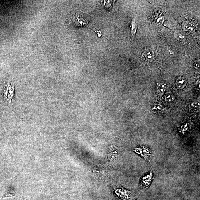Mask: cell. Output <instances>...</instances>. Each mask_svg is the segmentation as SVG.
<instances>
[{
  "label": "cell",
  "instance_id": "cell-9",
  "mask_svg": "<svg viewBox=\"0 0 200 200\" xmlns=\"http://www.w3.org/2000/svg\"><path fill=\"white\" fill-rule=\"evenodd\" d=\"M166 100L168 102H173L174 99V96L171 94H168L166 96Z\"/></svg>",
  "mask_w": 200,
  "mask_h": 200
},
{
  "label": "cell",
  "instance_id": "cell-12",
  "mask_svg": "<svg viewBox=\"0 0 200 200\" xmlns=\"http://www.w3.org/2000/svg\"><path fill=\"white\" fill-rule=\"evenodd\" d=\"M199 65L200 64L199 62H196L195 64V68L196 69H199Z\"/></svg>",
  "mask_w": 200,
  "mask_h": 200
},
{
  "label": "cell",
  "instance_id": "cell-4",
  "mask_svg": "<svg viewBox=\"0 0 200 200\" xmlns=\"http://www.w3.org/2000/svg\"><path fill=\"white\" fill-rule=\"evenodd\" d=\"M153 174L152 173H148L143 177L141 181V185L143 187H148L150 185L152 178Z\"/></svg>",
  "mask_w": 200,
  "mask_h": 200
},
{
  "label": "cell",
  "instance_id": "cell-1",
  "mask_svg": "<svg viewBox=\"0 0 200 200\" xmlns=\"http://www.w3.org/2000/svg\"><path fill=\"white\" fill-rule=\"evenodd\" d=\"M89 21L88 15L78 11L72 12L69 18V24L76 27L85 26L88 24Z\"/></svg>",
  "mask_w": 200,
  "mask_h": 200
},
{
  "label": "cell",
  "instance_id": "cell-8",
  "mask_svg": "<svg viewBox=\"0 0 200 200\" xmlns=\"http://www.w3.org/2000/svg\"><path fill=\"white\" fill-rule=\"evenodd\" d=\"M158 88L159 93H164L166 89V86L164 84H160L158 86Z\"/></svg>",
  "mask_w": 200,
  "mask_h": 200
},
{
  "label": "cell",
  "instance_id": "cell-7",
  "mask_svg": "<svg viewBox=\"0 0 200 200\" xmlns=\"http://www.w3.org/2000/svg\"><path fill=\"white\" fill-rule=\"evenodd\" d=\"M187 81L183 77H180L177 80V85L178 88L181 89L184 88L187 85Z\"/></svg>",
  "mask_w": 200,
  "mask_h": 200
},
{
  "label": "cell",
  "instance_id": "cell-10",
  "mask_svg": "<svg viewBox=\"0 0 200 200\" xmlns=\"http://www.w3.org/2000/svg\"><path fill=\"white\" fill-rule=\"evenodd\" d=\"M164 21V18L163 17H159L156 21V24L158 26H161L163 24V22Z\"/></svg>",
  "mask_w": 200,
  "mask_h": 200
},
{
  "label": "cell",
  "instance_id": "cell-6",
  "mask_svg": "<svg viewBox=\"0 0 200 200\" xmlns=\"http://www.w3.org/2000/svg\"><path fill=\"white\" fill-rule=\"evenodd\" d=\"M144 56L148 61L152 62L154 60V52L150 49H148L144 52Z\"/></svg>",
  "mask_w": 200,
  "mask_h": 200
},
{
  "label": "cell",
  "instance_id": "cell-11",
  "mask_svg": "<svg viewBox=\"0 0 200 200\" xmlns=\"http://www.w3.org/2000/svg\"><path fill=\"white\" fill-rule=\"evenodd\" d=\"M136 23H133L132 25V34H134V35L135 34V32H136Z\"/></svg>",
  "mask_w": 200,
  "mask_h": 200
},
{
  "label": "cell",
  "instance_id": "cell-2",
  "mask_svg": "<svg viewBox=\"0 0 200 200\" xmlns=\"http://www.w3.org/2000/svg\"><path fill=\"white\" fill-rule=\"evenodd\" d=\"M137 154L140 155V156L144 158L146 160L149 161V156H151V151L148 148L145 147H139L132 150Z\"/></svg>",
  "mask_w": 200,
  "mask_h": 200
},
{
  "label": "cell",
  "instance_id": "cell-3",
  "mask_svg": "<svg viewBox=\"0 0 200 200\" xmlns=\"http://www.w3.org/2000/svg\"><path fill=\"white\" fill-rule=\"evenodd\" d=\"M115 194L117 195L119 198L123 200L127 199L129 198V194L130 191L127 190L123 188H119L115 190Z\"/></svg>",
  "mask_w": 200,
  "mask_h": 200
},
{
  "label": "cell",
  "instance_id": "cell-5",
  "mask_svg": "<svg viewBox=\"0 0 200 200\" xmlns=\"http://www.w3.org/2000/svg\"><path fill=\"white\" fill-rule=\"evenodd\" d=\"M182 27L183 30L186 31L193 32L195 31L194 26L193 23L190 21H187L183 22L182 24Z\"/></svg>",
  "mask_w": 200,
  "mask_h": 200
}]
</instances>
